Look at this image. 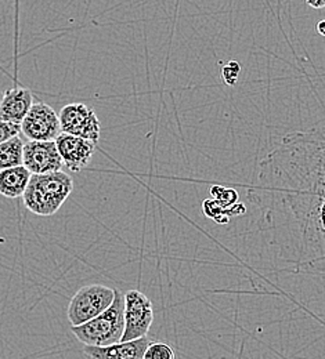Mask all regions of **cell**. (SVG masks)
Segmentation results:
<instances>
[{"mask_svg":"<svg viewBox=\"0 0 325 359\" xmlns=\"http://www.w3.org/2000/svg\"><path fill=\"white\" fill-rule=\"evenodd\" d=\"M324 130L291 133L259 165L262 191L324 232Z\"/></svg>","mask_w":325,"mask_h":359,"instance_id":"1","label":"cell"},{"mask_svg":"<svg viewBox=\"0 0 325 359\" xmlns=\"http://www.w3.org/2000/svg\"><path fill=\"white\" fill-rule=\"evenodd\" d=\"M74 191V180L65 172L31 175L22 194L25 208L42 217L57 213Z\"/></svg>","mask_w":325,"mask_h":359,"instance_id":"2","label":"cell"},{"mask_svg":"<svg viewBox=\"0 0 325 359\" xmlns=\"http://www.w3.org/2000/svg\"><path fill=\"white\" fill-rule=\"evenodd\" d=\"M124 293L115 289L112 304L89 322L72 326L71 330L78 341L91 347H107L119 343L124 334Z\"/></svg>","mask_w":325,"mask_h":359,"instance_id":"3","label":"cell"},{"mask_svg":"<svg viewBox=\"0 0 325 359\" xmlns=\"http://www.w3.org/2000/svg\"><path fill=\"white\" fill-rule=\"evenodd\" d=\"M115 289L93 283L81 287L71 299L67 316L71 326H79L104 313L114 302Z\"/></svg>","mask_w":325,"mask_h":359,"instance_id":"4","label":"cell"},{"mask_svg":"<svg viewBox=\"0 0 325 359\" xmlns=\"http://www.w3.org/2000/svg\"><path fill=\"white\" fill-rule=\"evenodd\" d=\"M124 334L121 341H131L145 337L154 322L151 300L140 290L124 293Z\"/></svg>","mask_w":325,"mask_h":359,"instance_id":"5","label":"cell"},{"mask_svg":"<svg viewBox=\"0 0 325 359\" xmlns=\"http://www.w3.org/2000/svg\"><path fill=\"white\" fill-rule=\"evenodd\" d=\"M58 119L61 133L98 142L101 123L89 105L82 102L68 104L60 111Z\"/></svg>","mask_w":325,"mask_h":359,"instance_id":"6","label":"cell"},{"mask_svg":"<svg viewBox=\"0 0 325 359\" xmlns=\"http://www.w3.org/2000/svg\"><path fill=\"white\" fill-rule=\"evenodd\" d=\"M20 129L29 141H54L61 135L58 114L45 102L32 104Z\"/></svg>","mask_w":325,"mask_h":359,"instance_id":"7","label":"cell"},{"mask_svg":"<svg viewBox=\"0 0 325 359\" xmlns=\"http://www.w3.org/2000/svg\"><path fill=\"white\" fill-rule=\"evenodd\" d=\"M22 166L31 175L60 172L62 162L54 141H28L22 149Z\"/></svg>","mask_w":325,"mask_h":359,"instance_id":"8","label":"cell"},{"mask_svg":"<svg viewBox=\"0 0 325 359\" xmlns=\"http://www.w3.org/2000/svg\"><path fill=\"white\" fill-rule=\"evenodd\" d=\"M54 142L61 158L62 166H65L69 172L74 173L81 172L91 163V159L93 158L97 148V144L91 140L64 133L58 135L54 140Z\"/></svg>","mask_w":325,"mask_h":359,"instance_id":"9","label":"cell"},{"mask_svg":"<svg viewBox=\"0 0 325 359\" xmlns=\"http://www.w3.org/2000/svg\"><path fill=\"white\" fill-rule=\"evenodd\" d=\"M34 104L32 91L25 88H13L3 93L0 101V121L21 125Z\"/></svg>","mask_w":325,"mask_h":359,"instance_id":"10","label":"cell"},{"mask_svg":"<svg viewBox=\"0 0 325 359\" xmlns=\"http://www.w3.org/2000/svg\"><path fill=\"white\" fill-rule=\"evenodd\" d=\"M152 341L145 336L138 340L119 341L107 347L85 346L84 353L91 359H142V355Z\"/></svg>","mask_w":325,"mask_h":359,"instance_id":"11","label":"cell"},{"mask_svg":"<svg viewBox=\"0 0 325 359\" xmlns=\"http://www.w3.org/2000/svg\"><path fill=\"white\" fill-rule=\"evenodd\" d=\"M29 179L31 173L22 165L0 170V195L10 199L22 196Z\"/></svg>","mask_w":325,"mask_h":359,"instance_id":"12","label":"cell"},{"mask_svg":"<svg viewBox=\"0 0 325 359\" xmlns=\"http://www.w3.org/2000/svg\"><path fill=\"white\" fill-rule=\"evenodd\" d=\"M24 142L20 135L13 137L0 144V170L17 168L22 165Z\"/></svg>","mask_w":325,"mask_h":359,"instance_id":"13","label":"cell"},{"mask_svg":"<svg viewBox=\"0 0 325 359\" xmlns=\"http://www.w3.org/2000/svg\"><path fill=\"white\" fill-rule=\"evenodd\" d=\"M202 212H204V215L208 217V219H211V220H213V222H216L218 224H227L229 222H230V217H229V215H227V210L226 209H223L215 199H205L204 202H202Z\"/></svg>","mask_w":325,"mask_h":359,"instance_id":"14","label":"cell"},{"mask_svg":"<svg viewBox=\"0 0 325 359\" xmlns=\"http://www.w3.org/2000/svg\"><path fill=\"white\" fill-rule=\"evenodd\" d=\"M211 194H212V199H215L226 210H229L238 202V192L232 188L215 185L211 188Z\"/></svg>","mask_w":325,"mask_h":359,"instance_id":"15","label":"cell"},{"mask_svg":"<svg viewBox=\"0 0 325 359\" xmlns=\"http://www.w3.org/2000/svg\"><path fill=\"white\" fill-rule=\"evenodd\" d=\"M142 359H176V353L172 346L166 343H151Z\"/></svg>","mask_w":325,"mask_h":359,"instance_id":"16","label":"cell"},{"mask_svg":"<svg viewBox=\"0 0 325 359\" xmlns=\"http://www.w3.org/2000/svg\"><path fill=\"white\" fill-rule=\"evenodd\" d=\"M239 72H241V65H239L235 60L229 61V62L223 67V69H222V78H223L225 83H226L227 86H234V85L238 82Z\"/></svg>","mask_w":325,"mask_h":359,"instance_id":"17","label":"cell"},{"mask_svg":"<svg viewBox=\"0 0 325 359\" xmlns=\"http://www.w3.org/2000/svg\"><path fill=\"white\" fill-rule=\"evenodd\" d=\"M20 133H21V129L18 125L0 121V144L13 137H17Z\"/></svg>","mask_w":325,"mask_h":359,"instance_id":"18","label":"cell"},{"mask_svg":"<svg viewBox=\"0 0 325 359\" xmlns=\"http://www.w3.org/2000/svg\"><path fill=\"white\" fill-rule=\"evenodd\" d=\"M306 1L313 8H323L325 6V0H306Z\"/></svg>","mask_w":325,"mask_h":359,"instance_id":"19","label":"cell"},{"mask_svg":"<svg viewBox=\"0 0 325 359\" xmlns=\"http://www.w3.org/2000/svg\"><path fill=\"white\" fill-rule=\"evenodd\" d=\"M324 27V21H320V22H319V25H317V31H319V34H320L321 36H324L325 35Z\"/></svg>","mask_w":325,"mask_h":359,"instance_id":"20","label":"cell"},{"mask_svg":"<svg viewBox=\"0 0 325 359\" xmlns=\"http://www.w3.org/2000/svg\"><path fill=\"white\" fill-rule=\"evenodd\" d=\"M1 97H3V91L0 90V101H1Z\"/></svg>","mask_w":325,"mask_h":359,"instance_id":"21","label":"cell"}]
</instances>
